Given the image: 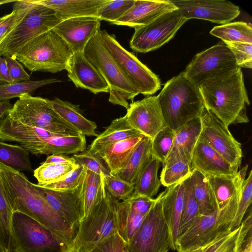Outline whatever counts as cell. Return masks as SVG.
<instances>
[{"label":"cell","instance_id":"obj_11","mask_svg":"<svg viewBox=\"0 0 252 252\" xmlns=\"http://www.w3.org/2000/svg\"><path fill=\"white\" fill-rule=\"evenodd\" d=\"M98 33L107 50L139 94L150 95L160 89V81L158 76L133 54L125 49L116 40L115 35L101 30Z\"/></svg>","mask_w":252,"mask_h":252},{"label":"cell","instance_id":"obj_45","mask_svg":"<svg viewBox=\"0 0 252 252\" xmlns=\"http://www.w3.org/2000/svg\"><path fill=\"white\" fill-rule=\"evenodd\" d=\"M175 131L166 126L152 139V155L163 163L172 146Z\"/></svg>","mask_w":252,"mask_h":252},{"label":"cell","instance_id":"obj_12","mask_svg":"<svg viewBox=\"0 0 252 252\" xmlns=\"http://www.w3.org/2000/svg\"><path fill=\"white\" fill-rule=\"evenodd\" d=\"M187 21L178 9L166 13L147 25L135 27L129 46L142 53L156 50L170 40Z\"/></svg>","mask_w":252,"mask_h":252},{"label":"cell","instance_id":"obj_52","mask_svg":"<svg viewBox=\"0 0 252 252\" xmlns=\"http://www.w3.org/2000/svg\"><path fill=\"white\" fill-rule=\"evenodd\" d=\"M156 200V198L142 195L131 196L126 200L132 211L142 215L148 214Z\"/></svg>","mask_w":252,"mask_h":252},{"label":"cell","instance_id":"obj_33","mask_svg":"<svg viewBox=\"0 0 252 252\" xmlns=\"http://www.w3.org/2000/svg\"><path fill=\"white\" fill-rule=\"evenodd\" d=\"M106 194L104 175L87 169L85 180L83 209L80 221L88 216L92 209Z\"/></svg>","mask_w":252,"mask_h":252},{"label":"cell","instance_id":"obj_10","mask_svg":"<svg viewBox=\"0 0 252 252\" xmlns=\"http://www.w3.org/2000/svg\"><path fill=\"white\" fill-rule=\"evenodd\" d=\"M164 191L159 194L139 228L126 243L129 252H167L174 250L171 234L164 217L162 198Z\"/></svg>","mask_w":252,"mask_h":252},{"label":"cell","instance_id":"obj_24","mask_svg":"<svg viewBox=\"0 0 252 252\" xmlns=\"http://www.w3.org/2000/svg\"><path fill=\"white\" fill-rule=\"evenodd\" d=\"M248 165L243 166L234 175L206 176L211 189L218 212L225 208L242 189Z\"/></svg>","mask_w":252,"mask_h":252},{"label":"cell","instance_id":"obj_14","mask_svg":"<svg viewBox=\"0 0 252 252\" xmlns=\"http://www.w3.org/2000/svg\"><path fill=\"white\" fill-rule=\"evenodd\" d=\"M200 118L202 129L198 140L209 145L238 170L243 157L241 144L228 127L205 108Z\"/></svg>","mask_w":252,"mask_h":252},{"label":"cell","instance_id":"obj_26","mask_svg":"<svg viewBox=\"0 0 252 252\" xmlns=\"http://www.w3.org/2000/svg\"><path fill=\"white\" fill-rule=\"evenodd\" d=\"M144 137L140 134L117 142L96 154L105 162L110 174L114 175L126 166L134 150Z\"/></svg>","mask_w":252,"mask_h":252},{"label":"cell","instance_id":"obj_20","mask_svg":"<svg viewBox=\"0 0 252 252\" xmlns=\"http://www.w3.org/2000/svg\"><path fill=\"white\" fill-rule=\"evenodd\" d=\"M67 76L77 88L97 94L109 93L108 85L98 70L87 60L83 52L73 53L66 65Z\"/></svg>","mask_w":252,"mask_h":252},{"label":"cell","instance_id":"obj_44","mask_svg":"<svg viewBox=\"0 0 252 252\" xmlns=\"http://www.w3.org/2000/svg\"><path fill=\"white\" fill-rule=\"evenodd\" d=\"M135 0H116L108 1L99 9L97 17L100 21L111 23L123 16L133 5Z\"/></svg>","mask_w":252,"mask_h":252},{"label":"cell","instance_id":"obj_2","mask_svg":"<svg viewBox=\"0 0 252 252\" xmlns=\"http://www.w3.org/2000/svg\"><path fill=\"white\" fill-rule=\"evenodd\" d=\"M198 88L205 108L227 127L249 122L246 105L250 102L241 68L207 80Z\"/></svg>","mask_w":252,"mask_h":252},{"label":"cell","instance_id":"obj_34","mask_svg":"<svg viewBox=\"0 0 252 252\" xmlns=\"http://www.w3.org/2000/svg\"><path fill=\"white\" fill-rule=\"evenodd\" d=\"M146 215L132 211L126 201H119L117 210V233L127 243L142 224Z\"/></svg>","mask_w":252,"mask_h":252},{"label":"cell","instance_id":"obj_18","mask_svg":"<svg viewBox=\"0 0 252 252\" xmlns=\"http://www.w3.org/2000/svg\"><path fill=\"white\" fill-rule=\"evenodd\" d=\"M130 125L153 139L167 126L157 96H149L131 103L126 114Z\"/></svg>","mask_w":252,"mask_h":252},{"label":"cell","instance_id":"obj_40","mask_svg":"<svg viewBox=\"0 0 252 252\" xmlns=\"http://www.w3.org/2000/svg\"><path fill=\"white\" fill-rule=\"evenodd\" d=\"M61 81L57 78H48L39 80H27L9 83H0V101L9 100L25 94L32 95L38 88Z\"/></svg>","mask_w":252,"mask_h":252},{"label":"cell","instance_id":"obj_59","mask_svg":"<svg viewBox=\"0 0 252 252\" xmlns=\"http://www.w3.org/2000/svg\"><path fill=\"white\" fill-rule=\"evenodd\" d=\"M16 0H0V5L6 4L7 3L15 2Z\"/></svg>","mask_w":252,"mask_h":252},{"label":"cell","instance_id":"obj_16","mask_svg":"<svg viewBox=\"0 0 252 252\" xmlns=\"http://www.w3.org/2000/svg\"><path fill=\"white\" fill-rule=\"evenodd\" d=\"M172 2L187 20L198 19L225 24L237 18L239 7L225 0H173Z\"/></svg>","mask_w":252,"mask_h":252},{"label":"cell","instance_id":"obj_36","mask_svg":"<svg viewBox=\"0 0 252 252\" xmlns=\"http://www.w3.org/2000/svg\"><path fill=\"white\" fill-rule=\"evenodd\" d=\"M190 177L193 192L201 215H209L217 210L215 200L206 177L197 170H192Z\"/></svg>","mask_w":252,"mask_h":252},{"label":"cell","instance_id":"obj_42","mask_svg":"<svg viewBox=\"0 0 252 252\" xmlns=\"http://www.w3.org/2000/svg\"><path fill=\"white\" fill-rule=\"evenodd\" d=\"M76 164L43 163L33 171V176L39 186L57 182L64 179L77 166Z\"/></svg>","mask_w":252,"mask_h":252},{"label":"cell","instance_id":"obj_49","mask_svg":"<svg viewBox=\"0 0 252 252\" xmlns=\"http://www.w3.org/2000/svg\"><path fill=\"white\" fill-rule=\"evenodd\" d=\"M87 169L82 165L78 166L62 181L40 186L48 189L64 190L77 187L86 177Z\"/></svg>","mask_w":252,"mask_h":252},{"label":"cell","instance_id":"obj_56","mask_svg":"<svg viewBox=\"0 0 252 252\" xmlns=\"http://www.w3.org/2000/svg\"><path fill=\"white\" fill-rule=\"evenodd\" d=\"M12 106L10 100L0 101V121L7 115Z\"/></svg>","mask_w":252,"mask_h":252},{"label":"cell","instance_id":"obj_50","mask_svg":"<svg viewBox=\"0 0 252 252\" xmlns=\"http://www.w3.org/2000/svg\"><path fill=\"white\" fill-rule=\"evenodd\" d=\"M233 53L237 66L252 68V43L238 42H224Z\"/></svg>","mask_w":252,"mask_h":252},{"label":"cell","instance_id":"obj_48","mask_svg":"<svg viewBox=\"0 0 252 252\" xmlns=\"http://www.w3.org/2000/svg\"><path fill=\"white\" fill-rule=\"evenodd\" d=\"M104 184L106 190L119 201H123L129 198L134 189V185L111 174L104 176Z\"/></svg>","mask_w":252,"mask_h":252},{"label":"cell","instance_id":"obj_55","mask_svg":"<svg viewBox=\"0 0 252 252\" xmlns=\"http://www.w3.org/2000/svg\"><path fill=\"white\" fill-rule=\"evenodd\" d=\"M5 58L0 56V83H12Z\"/></svg>","mask_w":252,"mask_h":252},{"label":"cell","instance_id":"obj_39","mask_svg":"<svg viewBox=\"0 0 252 252\" xmlns=\"http://www.w3.org/2000/svg\"><path fill=\"white\" fill-rule=\"evenodd\" d=\"M212 35L224 42L252 43V28L250 24L234 22L214 27L210 32Z\"/></svg>","mask_w":252,"mask_h":252},{"label":"cell","instance_id":"obj_3","mask_svg":"<svg viewBox=\"0 0 252 252\" xmlns=\"http://www.w3.org/2000/svg\"><path fill=\"white\" fill-rule=\"evenodd\" d=\"M157 97L167 126L174 131L200 117L205 108L198 87L183 71L168 81Z\"/></svg>","mask_w":252,"mask_h":252},{"label":"cell","instance_id":"obj_8","mask_svg":"<svg viewBox=\"0 0 252 252\" xmlns=\"http://www.w3.org/2000/svg\"><path fill=\"white\" fill-rule=\"evenodd\" d=\"M12 252H72L63 240L32 218L14 212Z\"/></svg>","mask_w":252,"mask_h":252},{"label":"cell","instance_id":"obj_54","mask_svg":"<svg viewBox=\"0 0 252 252\" xmlns=\"http://www.w3.org/2000/svg\"><path fill=\"white\" fill-rule=\"evenodd\" d=\"M43 163L76 164L72 157L63 154H53L48 156Z\"/></svg>","mask_w":252,"mask_h":252},{"label":"cell","instance_id":"obj_38","mask_svg":"<svg viewBox=\"0 0 252 252\" xmlns=\"http://www.w3.org/2000/svg\"><path fill=\"white\" fill-rule=\"evenodd\" d=\"M85 136H61L48 138L43 155L75 154L86 150Z\"/></svg>","mask_w":252,"mask_h":252},{"label":"cell","instance_id":"obj_27","mask_svg":"<svg viewBox=\"0 0 252 252\" xmlns=\"http://www.w3.org/2000/svg\"><path fill=\"white\" fill-rule=\"evenodd\" d=\"M140 134H142L130 125L125 115L112 121L108 127L96 136L88 149L97 153L117 142Z\"/></svg>","mask_w":252,"mask_h":252},{"label":"cell","instance_id":"obj_30","mask_svg":"<svg viewBox=\"0 0 252 252\" xmlns=\"http://www.w3.org/2000/svg\"><path fill=\"white\" fill-rule=\"evenodd\" d=\"M152 156V139L145 136L134 150L126 166L114 176L134 185Z\"/></svg>","mask_w":252,"mask_h":252},{"label":"cell","instance_id":"obj_37","mask_svg":"<svg viewBox=\"0 0 252 252\" xmlns=\"http://www.w3.org/2000/svg\"><path fill=\"white\" fill-rule=\"evenodd\" d=\"M0 163L19 171H32L29 153L21 145L0 140Z\"/></svg>","mask_w":252,"mask_h":252},{"label":"cell","instance_id":"obj_31","mask_svg":"<svg viewBox=\"0 0 252 252\" xmlns=\"http://www.w3.org/2000/svg\"><path fill=\"white\" fill-rule=\"evenodd\" d=\"M202 129L200 117L186 123L175 131L172 146L170 150H177L191 159Z\"/></svg>","mask_w":252,"mask_h":252},{"label":"cell","instance_id":"obj_58","mask_svg":"<svg viewBox=\"0 0 252 252\" xmlns=\"http://www.w3.org/2000/svg\"><path fill=\"white\" fill-rule=\"evenodd\" d=\"M207 245H206L204 247H200V248H196V249H190V250H189L187 251L180 252H203V251H204Z\"/></svg>","mask_w":252,"mask_h":252},{"label":"cell","instance_id":"obj_19","mask_svg":"<svg viewBox=\"0 0 252 252\" xmlns=\"http://www.w3.org/2000/svg\"><path fill=\"white\" fill-rule=\"evenodd\" d=\"M100 22L96 17L73 18L62 21L52 30L75 53L83 52L91 39L100 30Z\"/></svg>","mask_w":252,"mask_h":252},{"label":"cell","instance_id":"obj_51","mask_svg":"<svg viewBox=\"0 0 252 252\" xmlns=\"http://www.w3.org/2000/svg\"><path fill=\"white\" fill-rule=\"evenodd\" d=\"M89 252H129L126 243L117 233L99 243Z\"/></svg>","mask_w":252,"mask_h":252},{"label":"cell","instance_id":"obj_60","mask_svg":"<svg viewBox=\"0 0 252 252\" xmlns=\"http://www.w3.org/2000/svg\"><path fill=\"white\" fill-rule=\"evenodd\" d=\"M221 216V215H220ZM223 217V216H222ZM228 221V220H227ZM229 222V221H228Z\"/></svg>","mask_w":252,"mask_h":252},{"label":"cell","instance_id":"obj_4","mask_svg":"<svg viewBox=\"0 0 252 252\" xmlns=\"http://www.w3.org/2000/svg\"><path fill=\"white\" fill-rule=\"evenodd\" d=\"M72 54L66 43L51 30L28 42L14 57L31 72L57 73L65 70Z\"/></svg>","mask_w":252,"mask_h":252},{"label":"cell","instance_id":"obj_41","mask_svg":"<svg viewBox=\"0 0 252 252\" xmlns=\"http://www.w3.org/2000/svg\"><path fill=\"white\" fill-rule=\"evenodd\" d=\"M200 215L194 196L190 176L184 181V205L180 222L179 236L185 233Z\"/></svg>","mask_w":252,"mask_h":252},{"label":"cell","instance_id":"obj_28","mask_svg":"<svg viewBox=\"0 0 252 252\" xmlns=\"http://www.w3.org/2000/svg\"><path fill=\"white\" fill-rule=\"evenodd\" d=\"M191 159L176 150H170L162 163L161 184L166 187L183 181L191 175Z\"/></svg>","mask_w":252,"mask_h":252},{"label":"cell","instance_id":"obj_25","mask_svg":"<svg viewBox=\"0 0 252 252\" xmlns=\"http://www.w3.org/2000/svg\"><path fill=\"white\" fill-rule=\"evenodd\" d=\"M184 181L167 188L162 198V211L170 230L174 250H176L183 209Z\"/></svg>","mask_w":252,"mask_h":252},{"label":"cell","instance_id":"obj_17","mask_svg":"<svg viewBox=\"0 0 252 252\" xmlns=\"http://www.w3.org/2000/svg\"><path fill=\"white\" fill-rule=\"evenodd\" d=\"M230 223L219 216L217 210L212 213L200 215L176 243L178 252L204 247L210 243L219 234L229 229Z\"/></svg>","mask_w":252,"mask_h":252},{"label":"cell","instance_id":"obj_35","mask_svg":"<svg viewBox=\"0 0 252 252\" xmlns=\"http://www.w3.org/2000/svg\"><path fill=\"white\" fill-rule=\"evenodd\" d=\"M13 215L0 174V252H12Z\"/></svg>","mask_w":252,"mask_h":252},{"label":"cell","instance_id":"obj_29","mask_svg":"<svg viewBox=\"0 0 252 252\" xmlns=\"http://www.w3.org/2000/svg\"><path fill=\"white\" fill-rule=\"evenodd\" d=\"M57 113L66 122L85 136H97L95 122L86 118L82 114L78 105L59 98L49 100Z\"/></svg>","mask_w":252,"mask_h":252},{"label":"cell","instance_id":"obj_47","mask_svg":"<svg viewBox=\"0 0 252 252\" xmlns=\"http://www.w3.org/2000/svg\"><path fill=\"white\" fill-rule=\"evenodd\" d=\"M252 202V171L243 181L241 193L235 217L229 229L233 230L238 227L243 220L245 214Z\"/></svg>","mask_w":252,"mask_h":252},{"label":"cell","instance_id":"obj_43","mask_svg":"<svg viewBox=\"0 0 252 252\" xmlns=\"http://www.w3.org/2000/svg\"><path fill=\"white\" fill-rule=\"evenodd\" d=\"M32 4L28 0H16L12 12L0 17V44L8 34L23 20Z\"/></svg>","mask_w":252,"mask_h":252},{"label":"cell","instance_id":"obj_23","mask_svg":"<svg viewBox=\"0 0 252 252\" xmlns=\"http://www.w3.org/2000/svg\"><path fill=\"white\" fill-rule=\"evenodd\" d=\"M30 2L42 4L52 9L62 21L68 19L96 17L99 8L108 0H29Z\"/></svg>","mask_w":252,"mask_h":252},{"label":"cell","instance_id":"obj_53","mask_svg":"<svg viewBox=\"0 0 252 252\" xmlns=\"http://www.w3.org/2000/svg\"><path fill=\"white\" fill-rule=\"evenodd\" d=\"M9 76L12 82L29 80L30 75L25 71L22 64L13 57H4Z\"/></svg>","mask_w":252,"mask_h":252},{"label":"cell","instance_id":"obj_13","mask_svg":"<svg viewBox=\"0 0 252 252\" xmlns=\"http://www.w3.org/2000/svg\"><path fill=\"white\" fill-rule=\"evenodd\" d=\"M238 67L235 57L223 42L195 55L183 71L198 87L204 81Z\"/></svg>","mask_w":252,"mask_h":252},{"label":"cell","instance_id":"obj_9","mask_svg":"<svg viewBox=\"0 0 252 252\" xmlns=\"http://www.w3.org/2000/svg\"><path fill=\"white\" fill-rule=\"evenodd\" d=\"M30 3L32 4L27 14L0 44V56L14 57L26 44L52 30L61 22L52 9L42 4Z\"/></svg>","mask_w":252,"mask_h":252},{"label":"cell","instance_id":"obj_22","mask_svg":"<svg viewBox=\"0 0 252 252\" xmlns=\"http://www.w3.org/2000/svg\"><path fill=\"white\" fill-rule=\"evenodd\" d=\"M191 167L205 176L231 175L238 171L211 147L199 140L191 156Z\"/></svg>","mask_w":252,"mask_h":252},{"label":"cell","instance_id":"obj_46","mask_svg":"<svg viewBox=\"0 0 252 252\" xmlns=\"http://www.w3.org/2000/svg\"><path fill=\"white\" fill-rule=\"evenodd\" d=\"M72 158L76 164L83 166L92 172L103 174L104 176L110 175L109 168L104 160L97 154L89 149L74 154Z\"/></svg>","mask_w":252,"mask_h":252},{"label":"cell","instance_id":"obj_7","mask_svg":"<svg viewBox=\"0 0 252 252\" xmlns=\"http://www.w3.org/2000/svg\"><path fill=\"white\" fill-rule=\"evenodd\" d=\"M7 115L10 119L24 125L64 136L81 134L57 113L49 99L41 97L28 94L22 95L13 104Z\"/></svg>","mask_w":252,"mask_h":252},{"label":"cell","instance_id":"obj_15","mask_svg":"<svg viewBox=\"0 0 252 252\" xmlns=\"http://www.w3.org/2000/svg\"><path fill=\"white\" fill-rule=\"evenodd\" d=\"M85 180V178L76 188L64 190L48 189L33 184L51 207L70 227L75 239L83 212Z\"/></svg>","mask_w":252,"mask_h":252},{"label":"cell","instance_id":"obj_1","mask_svg":"<svg viewBox=\"0 0 252 252\" xmlns=\"http://www.w3.org/2000/svg\"><path fill=\"white\" fill-rule=\"evenodd\" d=\"M0 174L8 200L14 212L23 213L53 232L73 252L75 236L70 227L51 207L21 171L0 163Z\"/></svg>","mask_w":252,"mask_h":252},{"label":"cell","instance_id":"obj_5","mask_svg":"<svg viewBox=\"0 0 252 252\" xmlns=\"http://www.w3.org/2000/svg\"><path fill=\"white\" fill-rule=\"evenodd\" d=\"M87 60L98 70L109 87V101L125 107L139 93L128 81L113 58L103 45L98 32L88 42L83 51Z\"/></svg>","mask_w":252,"mask_h":252},{"label":"cell","instance_id":"obj_6","mask_svg":"<svg viewBox=\"0 0 252 252\" xmlns=\"http://www.w3.org/2000/svg\"><path fill=\"white\" fill-rule=\"evenodd\" d=\"M119 202L106 191V195L80 221L73 252H89L99 243L118 233Z\"/></svg>","mask_w":252,"mask_h":252},{"label":"cell","instance_id":"obj_21","mask_svg":"<svg viewBox=\"0 0 252 252\" xmlns=\"http://www.w3.org/2000/svg\"><path fill=\"white\" fill-rule=\"evenodd\" d=\"M177 9L171 0H135L123 16L111 24L134 28L147 25L161 15Z\"/></svg>","mask_w":252,"mask_h":252},{"label":"cell","instance_id":"obj_57","mask_svg":"<svg viewBox=\"0 0 252 252\" xmlns=\"http://www.w3.org/2000/svg\"><path fill=\"white\" fill-rule=\"evenodd\" d=\"M239 252H252V237L248 240Z\"/></svg>","mask_w":252,"mask_h":252},{"label":"cell","instance_id":"obj_32","mask_svg":"<svg viewBox=\"0 0 252 252\" xmlns=\"http://www.w3.org/2000/svg\"><path fill=\"white\" fill-rule=\"evenodd\" d=\"M160 163L158 159L152 156L138 177L131 196L142 195L153 198L158 193L161 185L158 177Z\"/></svg>","mask_w":252,"mask_h":252}]
</instances>
